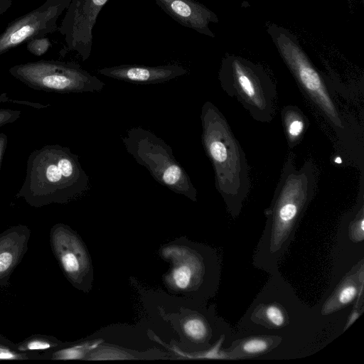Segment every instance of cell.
Returning a JSON list of instances; mask_svg holds the SVG:
<instances>
[{"label": "cell", "mask_w": 364, "mask_h": 364, "mask_svg": "<svg viewBox=\"0 0 364 364\" xmlns=\"http://www.w3.org/2000/svg\"><path fill=\"white\" fill-rule=\"evenodd\" d=\"M89 188V176L78 156L67 146L48 144L29 154L26 177L16 197L31 207L41 208L68 203Z\"/></svg>", "instance_id": "obj_1"}, {"label": "cell", "mask_w": 364, "mask_h": 364, "mask_svg": "<svg viewBox=\"0 0 364 364\" xmlns=\"http://www.w3.org/2000/svg\"><path fill=\"white\" fill-rule=\"evenodd\" d=\"M202 141L211 161L215 187L225 200L241 201L250 188L245 155L218 108L205 102L200 112Z\"/></svg>", "instance_id": "obj_2"}, {"label": "cell", "mask_w": 364, "mask_h": 364, "mask_svg": "<svg viewBox=\"0 0 364 364\" xmlns=\"http://www.w3.org/2000/svg\"><path fill=\"white\" fill-rule=\"evenodd\" d=\"M222 89L235 97L251 117L270 122L274 117L277 93L274 80L263 66L236 55H226L218 72Z\"/></svg>", "instance_id": "obj_3"}, {"label": "cell", "mask_w": 364, "mask_h": 364, "mask_svg": "<svg viewBox=\"0 0 364 364\" xmlns=\"http://www.w3.org/2000/svg\"><path fill=\"white\" fill-rule=\"evenodd\" d=\"M127 151L161 185L196 201L197 191L171 146L141 127L129 129L122 139Z\"/></svg>", "instance_id": "obj_4"}, {"label": "cell", "mask_w": 364, "mask_h": 364, "mask_svg": "<svg viewBox=\"0 0 364 364\" xmlns=\"http://www.w3.org/2000/svg\"><path fill=\"white\" fill-rule=\"evenodd\" d=\"M267 31L284 63L309 98L336 131H343L344 122L328 92L326 78L311 61L296 36L274 23L268 24Z\"/></svg>", "instance_id": "obj_5"}, {"label": "cell", "mask_w": 364, "mask_h": 364, "mask_svg": "<svg viewBox=\"0 0 364 364\" xmlns=\"http://www.w3.org/2000/svg\"><path fill=\"white\" fill-rule=\"evenodd\" d=\"M316 169L310 161L298 167L289 154L274 196L272 208L274 239L284 240L297 217L312 198L316 188Z\"/></svg>", "instance_id": "obj_6"}, {"label": "cell", "mask_w": 364, "mask_h": 364, "mask_svg": "<svg viewBox=\"0 0 364 364\" xmlns=\"http://www.w3.org/2000/svg\"><path fill=\"white\" fill-rule=\"evenodd\" d=\"M9 73L30 88L50 92H96L105 85L75 62L40 60L14 65Z\"/></svg>", "instance_id": "obj_7"}, {"label": "cell", "mask_w": 364, "mask_h": 364, "mask_svg": "<svg viewBox=\"0 0 364 364\" xmlns=\"http://www.w3.org/2000/svg\"><path fill=\"white\" fill-rule=\"evenodd\" d=\"M71 0H46L43 4L12 21L0 33V55L36 38L53 33L58 20Z\"/></svg>", "instance_id": "obj_8"}, {"label": "cell", "mask_w": 364, "mask_h": 364, "mask_svg": "<svg viewBox=\"0 0 364 364\" xmlns=\"http://www.w3.org/2000/svg\"><path fill=\"white\" fill-rule=\"evenodd\" d=\"M108 0H71L58 31L64 37L61 54L75 52L84 61L90 56L92 30Z\"/></svg>", "instance_id": "obj_9"}, {"label": "cell", "mask_w": 364, "mask_h": 364, "mask_svg": "<svg viewBox=\"0 0 364 364\" xmlns=\"http://www.w3.org/2000/svg\"><path fill=\"white\" fill-rule=\"evenodd\" d=\"M65 225H54L50 233L52 251L66 277L78 282L87 269V259L82 246L75 235Z\"/></svg>", "instance_id": "obj_10"}, {"label": "cell", "mask_w": 364, "mask_h": 364, "mask_svg": "<svg viewBox=\"0 0 364 364\" xmlns=\"http://www.w3.org/2000/svg\"><path fill=\"white\" fill-rule=\"evenodd\" d=\"M187 73L186 68L177 64L156 66L124 64L98 70V73L103 76L140 85L166 82Z\"/></svg>", "instance_id": "obj_11"}, {"label": "cell", "mask_w": 364, "mask_h": 364, "mask_svg": "<svg viewBox=\"0 0 364 364\" xmlns=\"http://www.w3.org/2000/svg\"><path fill=\"white\" fill-rule=\"evenodd\" d=\"M156 4L180 25L214 38L210 23H217L218 16L205 5L195 0H155Z\"/></svg>", "instance_id": "obj_12"}, {"label": "cell", "mask_w": 364, "mask_h": 364, "mask_svg": "<svg viewBox=\"0 0 364 364\" xmlns=\"http://www.w3.org/2000/svg\"><path fill=\"white\" fill-rule=\"evenodd\" d=\"M30 229L23 225L10 227L0 234V287L7 285L10 276L28 250Z\"/></svg>", "instance_id": "obj_13"}, {"label": "cell", "mask_w": 364, "mask_h": 364, "mask_svg": "<svg viewBox=\"0 0 364 364\" xmlns=\"http://www.w3.org/2000/svg\"><path fill=\"white\" fill-rule=\"evenodd\" d=\"M281 114L288 144L292 148L302 140L309 126L308 118L298 107L293 105L284 107Z\"/></svg>", "instance_id": "obj_14"}, {"label": "cell", "mask_w": 364, "mask_h": 364, "mask_svg": "<svg viewBox=\"0 0 364 364\" xmlns=\"http://www.w3.org/2000/svg\"><path fill=\"white\" fill-rule=\"evenodd\" d=\"M59 341L46 335L31 336L16 346L17 350L27 353H46L57 348Z\"/></svg>", "instance_id": "obj_15"}, {"label": "cell", "mask_w": 364, "mask_h": 364, "mask_svg": "<svg viewBox=\"0 0 364 364\" xmlns=\"http://www.w3.org/2000/svg\"><path fill=\"white\" fill-rule=\"evenodd\" d=\"M186 333L196 341L202 340L206 335L207 329L203 321L198 318H191L183 324Z\"/></svg>", "instance_id": "obj_16"}, {"label": "cell", "mask_w": 364, "mask_h": 364, "mask_svg": "<svg viewBox=\"0 0 364 364\" xmlns=\"http://www.w3.org/2000/svg\"><path fill=\"white\" fill-rule=\"evenodd\" d=\"M172 277L174 284L178 288L183 289L190 284L192 270L187 265H180L173 269Z\"/></svg>", "instance_id": "obj_17"}, {"label": "cell", "mask_w": 364, "mask_h": 364, "mask_svg": "<svg viewBox=\"0 0 364 364\" xmlns=\"http://www.w3.org/2000/svg\"><path fill=\"white\" fill-rule=\"evenodd\" d=\"M51 46V43L46 36L36 37L26 43L27 50L36 56L46 53Z\"/></svg>", "instance_id": "obj_18"}, {"label": "cell", "mask_w": 364, "mask_h": 364, "mask_svg": "<svg viewBox=\"0 0 364 364\" xmlns=\"http://www.w3.org/2000/svg\"><path fill=\"white\" fill-rule=\"evenodd\" d=\"M242 348L248 353H258L264 351L267 348V343L264 340L254 338L245 342Z\"/></svg>", "instance_id": "obj_19"}, {"label": "cell", "mask_w": 364, "mask_h": 364, "mask_svg": "<svg viewBox=\"0 0 364 364\" xmlns=\"http://www.w3.org/2000/svg\"><path fill=\"white\" fill-rule=\"evenodd\" d=\"M21 114V110L0 108V127L16 122Z\"/></svg>", "instance_id": "obj_20"}, {"label": "cell", "mask_w": 364, "mask_h": 364, "mask_svg": "<svg viewBox=\"0 0 364 364\" xmlns=\"http://www.w3.org/2000/svg\"><path fill=\"white\" fill-rule=\"evenodd\" d=\"M265 314L268 320L276 326H280L284 322V316L282 311L276 306H268Z\"/></svg>", "instance_id": "obj_21"}, {"label": "cell", "mask_w": 364, "mask_h": 364, "mask_svg": "<svg viewBox=\"0 0 364 364\" xmlns=\"http://www.w3.org/2000/svg\"><path fill=\"white\" fill-rule=\"evenodd\" d=\"M357 289L352 284L343 287L338 294V300L341 305H346L353 301L356 295Z\"/></svg>", "instance_id": "obj_22"}, {"label": "cell", "mask_w": 364, "mask_h": 364, "mask_svg": "<svg viewBox=\"0 0 364 364\" xmlns=\"http://www.w3.org/2000/svg\"><path fill=\"white\" fill-rule=\"evenodd\" d=\"M2 102H12V103H16V104H21V105L31 106V107L38 108V109H41L42 107V105L38 104V103H33V102H27V101H21V100H11L7 96V95L6 93H3L0 96V103H2Z\"/></svg>", "instance_id": "obj_23"}, {"label": "cell", "mask_w": 364, "mask_h": 364, "mask_svg": "<svg viewBox=\"0 0 364 364\" xmlns=\"http://www.w3.org/2000/svg\"><path fill=\"white\" fill-rule=\"evenodd\" d=\"M8 144V136L4 133H0V170L2 161Z\"/></svg>", "instance_id": "obj_24"}, {"label": "cell", "mask_w": 364, "mask_h": 364, "mask_svg": "<svg viewBox=\"0 0 364 364\" xmlns=\"http://www.w3.org/2000/svg\"><path fill=\"white\" fill-rule=\"evenodd\" d=\"M12 6V0H0V16Z\"/></svg>", "instance_id": "obj_25"}]
</instances>
